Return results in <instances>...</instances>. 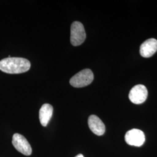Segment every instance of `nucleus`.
Listing matches in <instances>:
<instances>
[{"label":"nucleus","instance_id":"obj_1","mask_svg":"<svg viewBox=\"0 0 157 157\" xmlns=\"http://www.w3.org/2000/svg\"><path fill=\"white\" fill-rule=\"evenodd\" d=\"M31 63L28 59L23 58L10 57L0 61V70L4 73L19 74L28 71Z\"/></svg>","mask_w":157,"mask_h":157},{"label":"nucleus","instance_id":"obj_2","mask_svg":"<svg viewBox=\"0 0 157 157\" xmlns=\"http://www.w3.org/2000/svg\"><path fill=\"white\" fill-rule=\"evenodd\" d=\"M93 79V72L89 69H85L72 77L70 79V84L74 87H83L91 84Z\"/></svg>","mask_w":157,"mask_h":157},{"label":"nucleus","instance_id":"obj_3","mask_svg":"<svg viewBox=\"0 0 157 157\" xmlns=\"http://www.w3.org/2000/svg\"><path fill=\"white\" fill-rule=\"evenodd\" d=\"M86 38L84 26L82 23L75 21L71 28V43L73 46L81 45Z\"/></svg>","mask_w":157,"mask_h":157},{"label":"nucleus","instance_id":"obj_4","mask_svg":"<svg viewBox=\"0 0 157 157\" xmlns=\"http://www.w3.org/2000/svg\"><path fill=\"white\" fill-rule=\"evenodd\" d=\"M12 143L17 151L23 155L29 156L32 154V147L28 141L22 135L19 133H15L13 135Z\"/></svg>","mask_w":157,"mask_h":157},{"label":"nucleus","instance_id":"obj_5","mask_svg":"<svg viewBox=\"0 0 157 157\" xmlns=\"http://www.w3.org/2000/svg\"><path fill=\"white\" fill-rule=\"evenodd\" d=\"M147 96L148 91L146 87L142 84H138L130 91L129 98L133 104H140L145 102Z\"/></svg>","mask_w":157,"mask_h":157},{"label":"nucleus","instance_id":"obj_6","mask_svg":"<svg viewBox=\"0 0 157 157\" xmlns=\"http://www.w3.org/2000/svg\"><path fill=\"white\" fill-rule=\"evenodd\" d=\"M124 140L130 146L140 147L145 141V135L141 130L133 129L127 132Z\"/></svg>","mask_w":157,"mask_h":157},{"label":"nucleus","instance_id":"obj_7","mask_svg":"<svg viewBox=\"0 0 157 157\" xmlns=\"http://www.w3.org/2000/svg\"><path fill=\"white\" fill-rule=\"evenodd\" d=\"M88 124L92 132L97 136H102L105 132V124L96 115H90L88 119Z\"/></svg>","mask_w":157,"mask_h":157},{"label":"nucleus","instance_id":"obj_8","mask_svg":"<svg viewBox=\"0 0 157 157\" xmlns=\"http://www.w3.org/2000/svg\"><path fill=\"white\" fill-rule=\"evenodd\" d=\"M157 51V40L150 39L145 41L140 46V53L144 58H150Z\"/></svg>","mask_w":157,"mask_h":157},{"label":"nucleus","instance_id":"obj_9","mask_svg":"<svg viewBox=\"0 0 157 157\" xmlns=\"http://www.w3.org/2000/svg\"><path fill=\"white\" fill-rule=\"evenodd\" d=\"M53 113V107L49 104H43L39 111L40 122L43 126H47Z\"/></svg>","mask_w":157,"mask_h":157},{"label":"nucleus","instance_id":"obj_10","mask_svg":"<svg viewBox=\"0 0 157 157\" xmlns=\"http://www.w3.org/2000/svg\"><path fill=\"white\" fill-rule=\"evenodd\" d=\"M75 157H84V156L82 155V154H78V155H76Z\"/></svg>","mask_w":157,"mask_h":157}]
</instances>
